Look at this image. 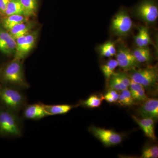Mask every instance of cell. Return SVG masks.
<instances>
[{
	"label": "cell",
	"mask_w": 158,
	"mask_h": 158,
	"mask_svg": "<svg viewBox=\"0 0 158 158\" xmlns=\"http://www.w3.org/2000/svg\"><path fill=\"white\" fill-rule=\"evenodd\" d=\"M22 117L0 106V136L6 138H19L23 133Z\"/></svg>",
	"instance_id": "1"
},
{
	"label": "cell",
	"mask_w": 158,
	"mask_h": 158,
	"mask_svg": "<svg viewBox=\"0 0 158 158\" xmlns=\"http://www.w3.org/2000/svg\"><path fill=\"white\" fill-rule=\"evenodd\" d=\"M0 104L2 106L17 114L27 104L22 90L10 85H0Z\"/></svg>",
	"instance_id": "2"
},
{
	"label": "cell",
	"mask_w": 158,
	"mask_h": 158,
	"mask_svg": "<svg viewBox=\"0 0 158 158\" xmlns=\"http://www.w3.org/2000/svg\"><path fill=\"white\" fill-rule=\"evenodd\" d=\"M1 79L5 85L25 90L30 87L26 81L22 60L14 59L3 69Z\"/></svg>",
	"instance_id": "3"
},
{
	"label": "cell",
	"mask_w": 158,
	"mask_h": 158,
	"mask_svg": "<svg viewBox=\"0 0 158 158\" xmlns=\"http://www.w3.org/2000/svg\"><path fill=\"white\" fill-rule=\"evenodd\" d=\"M130 78L134 82L143 86L144 89H149L157 86L158 81L157 67L131 69Z\"/></svg>",
	"instance_id": "4"
},
{
	"label": "cell",
	"mask_w": 158,
	"mask_h": 158,
	"mask_svg": "<svg viewBox=\"0 0 158 158\" xmlns=\"http://www.w3.org/2000/svg\"><path fill=\"white\" fill-rule=\"evenodd\" d=\"M134 13L138 19L148 24L155 22L158 17L157 0H141L134 9Z\"/></svg>",
	"instance_id": "5"
},
{
	"label": "cell",
	"mask_w": 158,
	"mask_h": 158,
	"mask_svg": "<svg viewBox=\"0 0 158 158\" xmlns=\"http://www.w3.org/2000/svg\"><path fill=\"white\" fill-rule=\"evenodd\" d=\"M133 22L127 11L121 9L113 17L111 25V31L118 37H125L131 31Z\"/></svg>",
	"instance_id": "6"
},
{
	"label": "cell",
	"mask_w": 158,
	"mask_h": 158,
	"mask_svg": "<svg viewBox=\"0 0 158 158\" xmlns=\"http://www.w3.org/2000/svg\"><path fill=\"white\" fill-rule=\"evenodd\" d=\"M38 32L31 31L28 34L16 39L14 59L23 60L31 52L36 45Z\"/></svg>",
	"instance_id": "7"
},
{
	"label": "cell",
	"mask_w": 158,
	"mask_h": 158,
	"mask_svg": "<svg viewBox=\"0 0 158 158\" xmlns=\"http://www.w3.org/2000/svg\"><path fill=\"white\" fill-rule=\"evenodd\" d=\"M116 55L118 66L124 70H131L139 64L133 52L124 45L118 46Z\"/></svg>",
	"instance_id": "8"
},
{
	"label": "cell",
	"mask_w": 158,
	"mask_h": 158,
	"mask_svg": "<svg viewBox=\"0 0 158 158\" xmlns=\"http://www.w3.org/2000/svg\"><path fill=\"white\" fill-rule=\"evenodd\" d=\"M90 131L106 146H111L120 144L122 137L120 134L111 130L92 127Z\"/></svg>",
	"instance_id": "9"
},
{
	"label": "cell",
	"mask_w": 158,
	"mask_h": 158,
	"mask_svg": "<svg viewBox=\"0 0 158 158\" xmlns=\"http://www.w3.org/2000/svg\"><path fill=\"white\" fill-rule=\"evenodd\" d=\"M23 111L22 118L24 119L39 120L49 116L44 107L43 103L41 102L27 104Z\"/></svg>",
	"instance_id": "10"
},
{
	"label": "cell",
	"mask_w": 158,
	"mask_h": 158,
	"mask_svg": "<svg viewBox=\"0 0 158 158\" xmlns=\"http://www.w3.org/2000/svg\"><path fill=\"white\" fill-rule=\"evenodd\" d=\"M16 40L7 30H0V51L8 56L14 55Z\"/></svg>",
	"instance_id": "11"
},
{
	"label": "cell",
	"mask_w": 158,
	"mask_h": 158,
	"mask_svg": "<svg viewBox=\"0 0 158 158\" xmlns=\"http://www.w3.org/2000/svg\"><path fill=\"white\" fill-rule=\"evenodd\" d=\"M139 113L142 118H149L153 120H158L157 99L148 98L140 107Z\"/></svg>",
	"instance_id": "12"
},
{
	"label": "cell",
	"mask_w": 158,
	"mask_h": 158,
	"mask_svg": "<svg viewBox=\"0 0 158 158\" xmlns=\"http://www.w3.org/2000/svg\"><path fill=\"white\" fill-rule=\"evenodd\" d=\"M132 117L141 128L145 135L153 141L156 139L154 131V120L149 118H143L140 119L134 116Z\"/></svg>",
	"instance_id": "13"
},
{
	"label": "cell",
	"mask_w": 158,
	"mask_h": 158,
	"mask_svg": "<svg viewBox=\"0 0 158 158\" xmlns=\"http://www.w3.org/2000/svg\"><path fill=\"white\" fill-rule=\"evenodd\" d=\"M33 27V23L28 21L17 24L8 31L11 36L16 40L17 38L30 33L32 31L31 30Z\"/></svg>",
	"instance_id": "14"
},
{
	"label": "cell",
	"mask_w": 158,
	"mask_h": 158,
	"mask_svg": "<svg viewBox=\"0 0 158 158\" xmlns=\"http://www.w3.org/2000/svg\"><path fill=\"white\" fill-rule=\"evenodd\" d=\"M43 106L49 116L66 114L72 109L77 106L75 105L68 104L52 105L43 104Z\"/></svg>",
	"instance_id": "15"
},
{
	"label": "cell",
	"mask_w": 158,
	"mask_h": 158,
	"mask_svg": "<svg viewBox=\"0 0 158 158\" xmlns=\"http://www.w3.org/2000/svg\"><path fill=\"white\" fill-rule=\"evenodd\" d=\"M135 41L138 47H146L151 43L149 31L147 27H141L138 30V34L135 36Z\"/></svg>",
	"instance_id": "16"
},
{
	"label": "cell",
	"mask_w": 158,
	"mask_h": 158,
	"mask_svg": "<svg viewBox=\"0 0 158 158\" xmlns=\"http://www.w3.org/2000/svg\"><path fill=\"white\" fill-rule=\"evenodd\" d=\"M29 17L23 15H13L6 16L3 21L4 28L9 31L15 26L28 21Z\"/></svg>",
	"instance_id": "17"
},
{
	"label": "cell",
	"mask_w": 158,
	"mask_h": 158,
	"mask_svg": "<svg viewBox=\"0 0 158 158\" xmlns=\"http://www.w3.org/2000/svg\"><path fill=\"white\" fill-rule=\"evenodd\" d=\"M23 9L24 15L28 17L37 15L38 8L37 0H20Z\"/></svg>",
	"instance_id": "18"
},
{
	"label": "cell",
	"mask_w": 158,
	"mask_h": 158,
	"mask_svg": "<svg viewBox=\"0 0 158 158\" xmlns=\"http://www.w3.org/2000/svg\"><path fill=\"white\" fill-rule=\"evenodd\" d=\"M133 53L139 63L149 62L151 59L150 51L147 47H137L134 49Z\"/></svg>",
	"instance_id": "19"
},
{
	"label": "cell",
	"mask_w": 158,
	"mask_h": 158,
	"mask_svg": "<svg viewBox=\"0 0 158 158\" xmlns=\"http://www.w3.org/2000/svg\"><path fill=\"white\" fill-rule=\"evenodd\" d=\"M13 15H24L23 9L20 0H10L7 6L5 15L8 16Z\"/></svg>",
	"instance_id": "20"
},
{
	"label": "cell",
	"mask_w": 158,
	"mask_h": 158,
	"mask_svg": "<svg viewBox=\"0 0 158 158\" xmlns=\"http://www.w3.org/2000/svg\"><path fill=\"white\" fill-rule=\"evenodd\" d=\"M118 66V62L116 60L113 59H110L106 64L102 65V72L107 80H110Z\"/></svg>",
	"instance_id": "21"
},
{
	"label": "cell",
	"mask_w": 158,
	"mask_h": 158,
	"mask_svg": "<svg viewBox=\"0 0 158 158\" xmlns=\"http://www.w3.org/2000/svg\"><path fill=\"white\" fill-rule=\"evenodd\" d=\"M100 53L102 56L111 57L116 55V49L114 43L110 41L105 43L99 47Z\"/></svg>",
	"instance_id": "22"
},
{
	"label": "cell",
	"mask_w": 158,
	"mask_h": 158,
	"mask_svg": "<svg viewBox=\"0 0 158 158\" xmlns=\"http://www.w3.org/2000/svg\"><path fill=\"white\" fill-rule=\"evenodd\" d=\"M117 102L122 106H130L133 104L134 100L128 88L122 91V93L119 94Z\"/></svg>",
	"instance_id": "23"
},
{
	"label": "cell",
	"mask_w": 158,
	"mask_h": 158,
	"mask_svg": "<svg viewBox=\"0 0 158 158\" xmlns=\"http://www.w3.org/2000/svg\"><path fill=\"white\" fill-rule=\"evenodd\" d=\"M104 99V96L93 95L83 102V104L89 108H97L101 106Z\"/></svg>",
	"instance_id": "24"
},
{
	"label": "cell",
	"mask_w": 158,
	"mask_h": 158,
	"mask_svg": "<svg viewBox=\"0 0 158 158\" xmlns=\"http://www.w3.org/2000/svg\"><path fill=\"white\" fill-rule=\"evenodd\" d=\"M109 88L110 90H122L127 89L128 88L118 80L116 77L112 75L109 80Z\"/></svg>",
	"instance_id": "25"
},
{
	"label": "cell",
	"mask_w": 158,
	"mask_h": 158,
	"mask_svg": "<svg viewBox=\"0 0 158 158\" xmlns=\"http://www.w3.org/2000/svg\"><path fill=\"white\" fill-rule=\"evenodd\" d=\"M158 157V147L157 145H152L145 148L143 150L141 158H157Z\"/></svg>",
	"instance_id": "26"
},
{
	"label": "cell",
	"mask_w": 158,
	"mask_h": 158,
	"mask_svg": "<svg viewBox=\"0 0 158 158\" xmlns=\"http://www.w3.org/2000/svg\"><path fill=\"white\" fill-rule=\"evenodd\" d=\"M112 75L116 77V78L119 80L123 85L128 88L131 82V79L126 73L122 72H114Z\"/></svg>",
	"instance_id": "27"
},
{
	"label": "cell",
	"mask_w": 158,
	"mask_h": 158,
	"mask_svg": "<svg viewBox=\"0 0 158 158\" xmlns=\"http://www.w3.org/2000/svg\"><path fill=\"white\" fill-rule=\"evenodd\" d=\"M119 94L116 90H110L105 94L104 99L110 103L115 102L118 101Z\"/></svg>",
	"instance_id": "28"
},
{
	"label": "cell",
	"mask_w": 158,
	"mask_h": 158,
	"mask_svg": "<svg viewBox=\"0 0 158 158\" xmlns=\"http://www.w3.org/2000/svg\"><path fill=\"white\" fill-rule=\"evenodd\" d=\"M134 101L138 102H142L145 101L148 98L145 94V89L142 88L137 91L136 93L131 95Z\"/></svg>",
	"instance_id": "29"
},
{
	"label": "cell",
	"mask_w": 158,
	"mask_h": 158,
	"mask_svg": "<svg viewBox=\"0 0 158 158\" xmlns=\"http://www.w3.org/2000/svg\"><path fill=\"white\" fill-rule=\"evenodd\" d=\"M10 0H0V14L5 15L6 8Z\"/></svg>",
	"instance_id": "30"
}]
</instances>
